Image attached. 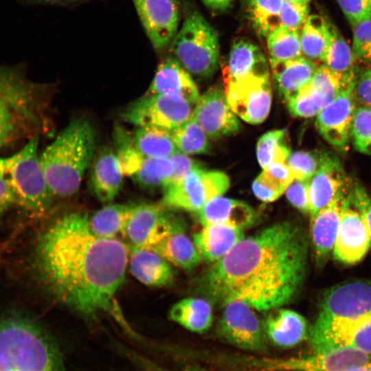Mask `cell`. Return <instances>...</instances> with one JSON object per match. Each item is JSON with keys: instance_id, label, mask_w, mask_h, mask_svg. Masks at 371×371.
I'll list each match as a JSON object with an SVG mask.
<instances>
[{"instance_id": "obj_1", "label": "cell", "mask_w": 371, "mask_h": 371, "mask_svg": "<svg viewBox=\"0 0 371 371\" xmlns=\"http://www.w3.org/2000/svg\"><path fill=\"white\" fill-rule=\"evenodd\" d=\"M308 237L293 221L272 224L244 237L205 272L199 284L210 300L223 306L244 302L258 311L287 304L303 285Z\"/></svg>"}, {"instance_id": "obj_2", "label": "cell", "mask_w": 371, "mask_h": 371, "mask_svg": "<svg viewBox=\"0 0 371 371\" xmlns=\"http://www.w3.org/2000/svg\"><path fill=\"white\" fill-rule=\"evenodd\" d=\"M35 253L38 274L59 301L87 316L114 308L128 250L115 238L94 234L87 214L58 219L40 237Z\"/></svg>"}, {"instance_id": "obj_3", "label": "cell", "mask_w": 371, "mask_h": 371, "mask_svg": "<svg viewBox=\"0 0 371 371\" xmlns=\"http://www.w3.org/2000/svg\"><path fill=\"white\" fill-rule=\"evenodd\" d=\"M94 155L95 133L90 122L85 118L71 121L40 155L52 194L68 197L76 193Z\"/></svg>"}, {"instance_id": "obj_4", "label": "cell", "mask_w": 371, "mask_h": 371, "mask_svg": "<svg viewBox=\"0 0 371 371\" xmlns=\"http://www.w3.org/2000/svg\"><path fill=\"white\" fill-rule=\"evenodd\" d=\"M0 371H65L57 347L32 319L19 313L0 319Z\"/></svg>"}, {"instance_id": "obj_5", "label": "cell", "mask_w": 371, "mask_h": 371, "mask_svg": "<svg viewBox=\"0 0 371 371\" xmlns=\"http://www.w3.org/2000/svg\"><path fill=\"white\" fill-rule=\"evenodd\" d=\"M38 142L35 133L16 153L0 158V177L11 190L15 205L35 217L47 214L53 196L41 164Z\"/></svg>"}, {"instance_id": "obj_6", "label": "cell", "mask_w": 371, "mask_h": 371, "mask_svg": "<svg viewBox=\"0 0 371 371\" xmlns=\"http://www.w3.org/2000/svg\"><path fill=\"white\" fill-rule=\"evenodd\" d=\"M170 44L175 58L190 74L205 79L216 71L220 58L218 34L198 11L186 15Z\"/></svg>"}, {"instance_id": "obj_7", "label": "cell", "mask_w": 371, "mask_h": 371, "mask_svg": "<svg viewBox=\"0 0 371 371\" xmlns=\"http://www.w3.org/2000/svg\"><path fill=\"white\" fill-rule=\"evenodd\" d=\"M229 177L217 170H207L199 164L181 181L164 188L161 205L166 208L198 212L212 199L229 189Z\"/></svg>"}, {"instance_id": "obj_8", "label": "cell", "mask_w": 371, "mask_h": 371, "mask_svg": "<svg viewBox=\"0 0 371 371\" xmlns=\"http://www.w3.org/2000/svg\"><path fill=\"white\" fill-rule=\"evenodd\" d=\"M216 328L218 338L240 349L258 354L268 352L263 321L248 304L233 301L223 306Z\"/></svg>"}, {"instance_id": "obj_9", "label": "cell", "mask_w": 371, "mask_h": 371, "mask_svg": "<svg viewBox=\"0 0 371 371\" xmlns=\"http://www.w3.org/2000/svg\"><path fill=\"white\" fill-rule=\"evenodd\" d=\"M195 106L177 95L145 94L130 104L122 117L137 126H153L171 131L192 117Z\"/></svg>"}, {"instance_id": "obj_10", "label": "cell", "mask_w": 371, "mask_h": 371, "mask_svg": "<svg viewBox=\"0 0 371 371\" xmlns=\"http://www.w3.org/2000/svg\"><path fill=\"white\" fill-rule=\"evenodd\" d=\"M308 339L313 352L346 348L371 354V315L351 321L317 317Z\"/></svg>"}, {"instance_id": "obj_11", "label": "cell", "mask_w": 371, "mask_h": 371, "mask_svg": "<svg viewBox=\"0 0 371 371\" xmlns=\"http://www.w3.org/2000/svg\"><path fill=\"white\" fill-rule=\"evenodd\" d=\"M223 85L229 105L237 116L251 124L266 120L271 104L270 74L234 80Z\"/></svg>"}, {"instance_id": "obj_12", "label": "cell", "mask_w": 371, "mask_h": 371, "mask_svg": "<svg viewBox=\"0 0 371 371\" xmlns=\"http://www.w3.org/2000/svg\"><path fill=\"white\" fill-rule=\"evenodd\" d=\"M184 231V225L162 205H134L124 235L134 247L152 249L167 236Z\"/></svg>"}, {"instance_id": "obj_13", "label": "cell", "mask_w": 371, "mask_h": 371, "mask_svg": "<svg viewBox=\"0 0 371 371\" xmlns=\"http://www.w3.org/2000/svg\"><path fill=\"white\" fill-rule=\"evenodd\" d=\"M370 315L371 280H355L328 289L321 297L317 317L351 321Z\"/></svg>"}, {"instance_id": "obj_14", "label": "cell", "mask_w": 371, "mask_h": 371, "mask_svg": "<svg viewBox=\"0 0 371 371\" xmlns=\"http://www.w3.org/2000/svg\"><path fill=\"white\" fill-rule=\"evenodd\" d=\"M34 93L35 88L23 74L0 89V148L14 137L24 121L36 123Z\"/></svg>"}, {"instance_id": "obj_15", "label": "cell", "mask_w": 371, "mask_h": 371, "mask_svg": "<svg viewBox=\"0 0 371 371\" xmlns=\"http://www.w3.org/2000/svg\"><path fill=\"white\" fill-rule=\"evenodd\" d=\"M355 85L341 90L317 115L315 126L331 146L345 150L351 137L354 113Z\"/></svg>"}, {"instance_id": "obj_16", "label": "cell", "mask_w": 371, "mask_h": 371, "mask_svg": "<svg viewBox=\"0 0 371 371\" xmlns=\"http://www.w3.org/2000/svg\"><path fill=\"white\" fill-rule=\"evenodd\" d=\"M192 117L212 139L238 133L240 123L227 100L225 91L219 86L210 87L200 95Z\"/></svg>"}, {"instance_id": "obj_17", "label": "cell", "mask_w": 371, "mask_h": 371, "mask_svg": "<svg viewBox=\"0 0 371 371\" xmlns=\"http://www.w3.org/2000/svg\"><path fill=\"white\" fill-rule=\"evenodd\" d=\"M153 47L161 50L170 44L178 32L179 11L177 0H133Z\"/></svg>"}, {"instance_id": "obj_18", "label": "cell", "mask_w": 371, "mask_h": 371, "mask_svg": "<svg viewBox=\"0 0 371 371\" xmlns=\"http://www.w3.org/2000/svg\"><path fill=\"white\" fill-rule=\"evenodd\" d=\"M351 190L349 179L338 157L322 153L319 168L309 181L310 220L339 194Z\"/></svg>"}, {"instance_id": "obj_19", "label": "cell", "mask_w": 371, "mask_h": 371, "mask_svg": "<svg viewBox=\"0 0 371 371\" xmlns=\"http://www.w3.org/2000/svg\"><path fill=\"white\" fill-rule=\"evenodd\" d=\"M350 204L351 190L339 194L310 220L311 244L318 267L325 265L333 251L343 213Z\"/></svg>"}, {"instance_id": "obj_20", "label": "cell", "mask_w": 371, "mask_h": 371, "mask_svg": "<svg viewBox=\"0 0 371 371\" xmlns=\"http://www.w3.org/2000/svg\"><path fill=\"white\" fill-rule=\"evenodd\" d=\"M351 205L343 213L333 249L335 260L348 265L360 262L371 248L370 230Z\"/></svg>"}, {"instance_id": "obj_21", "label": "cell", "mask_w": 371, "mask_h": 371, "mask_svg": "<svg viewBox=\"0 0 371 371\" xmlns=\"http://www.w3.org/2000/svg\"><path fill=\"white\" fill-rule=\"evenodd\" d=\"M124 176L117 153L111 148L104 147L94 155L89 183L100 201L110 203L115 199L122 188Z\"/></svg>"}, {"instance_id": "obj_22", "label": "cell", "mask_w": 371, "mask_h": 371, "mask_svg": "<svg viewBox=\"0 0 371 371\" xmlns=\"http://www.w3.org/2000/svg\"><path fill=\"white\" fill-rule=\"evenodd\" d=\"M146 94L177 95L195 104L200 97L190 74L175 57L160 63Z\"/></svg>"}, {"instance_id": "obj_23", "label": "cell", "mask_w": 371, "mask_h": 371, "mask_svg": "<svg viewBox=\"0 0 371 371\" xmlns=\"http://www.w3.org/2000/svg\"><path fill=\"white\" fill-rule=\"evenodd\" d=\"M263 323L268 340L282 348L296 346L308 337L306 319L290 309H273Z\"/></svg>"}, {"instance_id": "obj_24", "label": "cell", "mask_w": 371, "mask_h": 371, "mask_svg": "<svg viewBox=\"0 0 371 371\" xmlns=\"http://www.w3.org/2000/svg\"><path fill=\"white\" fill-rule=\"evenodd\" d=\"M270 74L266 57L254 43L240 39L235 42L222 69L223 84L252 76Z\"/></svg>"}, {"instance_id": "obj_25", "label": "cell", "mask_w": 371, "mask_h": 371, "mask_svg": "<svg viewBox=\"0 0 371 371\" xmlns=\"http://www.w3.org/2000/svg\"><path fill=\"white\" fill-rule=\"evenodd\" d=\"M203 225L220 224L240 230L253 225L256 221L254 210L244 201L217 196L197 212Z\"/></svg>"}, {"instance_id": "obj_26", "label": "cell", "mask_w": 371, "mask_h": 371, "mask_svg": "<svg viewBox=\"0 0 371 371\" xmlns=\"http://www.w3.org/2000/svg\"><path fill=\"white\" fill-rule=\"evenodd\" d=\"M269 66L274 87L284 101L305 87L318 67L304 56L286 60L269 59Z\"/></svg>"}, {"instance_id": "obj_27", "label": "cell", "mask_w": 371, "mask_h": 371, "mask_svg": "<svg viewBox=\"0 0 371 371\" xmlns=\"http://www.w3.org/2000/svg\"><path fill=\"white\" fill-rule=\"evenodd\" d=\"M244 237L243 230L211 224L203 225L201 230L194 233L192 241L201 259L215 262L228 254Z\"/></svg>"}, {"instance_id": "obj_28", "label": "cell", "mask_w": 371, "mask_h": 371, "mask_svg": "<svg viewBox=\"0 0 371 371\" xmlns=\"http://www.w3.org/2000/svg\"><path fill=\"white\" fill-rule=\"evenodd\" d=\"M129 262L131 273L144 285L162 286L172 280L173 271L169 262L151 249L133 246Z\"/></svg>"}, {"instance_id": "obj_29", "label": "cell", "mask_w": 371, "mask_h": 371, "mask_svg": "<svg viewBox=\"0 0 371 371\" xmlns=\"http://www.w3.org/2000/svg\"><path fill=\"white\" fill-rule=\"evenodd\" d=\"M330 41L324 64L341 78L345 85L356 84L359 74L355 65L356 58L352 47L347 43L339 30L329 23Z\"/></svg>"}, {"instance_id": "obj_30", "label": "cell", "mask_w": 371, "mask_h": 371, "mask_svg": "<svg viewBox=\"0 0 371 371\" xmlns=\"http://www.w3.org/2000/svg\"><path fill=\"white\" fill-rule=\"evenodd\" d=\"M169 316L186 329L199 334L209 330L214 320L210 301L198 297H188L175 303Z\"/></svg>"}, {"instance_id": "obj_31", "label": "cell", "mask_w": 371, "mask_h": 371, "mask_svg": "<svg viewBox=\"0 0 371 371\" xmlns=\"http://www.w3.org/2000/svg\"><path fill=\"white\" fill-rule=\"evenodd\" d=\"M150 249L184 269H192L202 260L193 241L183 232L167 236Z\"/></svg>"}, {"instance_id": "obj_32", "label": "cell", "mask_w": 371, "mask_h": 371, "mask_svg": "<svg viewBox=\"0 0 371 371\" xmlns=\"http://www.w3.org/2000/svg\"><path fill=\"white\" fill-rule=\"evenodd\" d=\"M329 23L318 14L308 16L300 30L304 56L315 62H324L330 41Z\"/></svg>"}, {"instance_id": "obj_33", "label": "cell", "mask_w": 371, "mask_h": 371, "mask_svg": "<svg viewBox=\"0 0 371 371\" xmlns=\"http://www.w3.org/2000/svg\"><path fill=\"white\" fill-rule=\"evenodd\" d=\"M132 140L138 151L147 157H170L179 151L171 131L157 126H138L132 134Z\"/></svg>"}, {"instance_id": "obj_34", "label": "cell", "mask_w": 371, "mask_h": 371, "mask_svg": "<svg viewBox=\"0 0 371 371\" xmlns=\"http://www.w3.org/2000/svg\"><path fill=\"white\" fill-rule=\"evenodd\" d=\"M134 205L111 204L96 212L89 225L91 232L98 236L115 238L118 234H124Z\"/></svg>"}, {"instance_id": "obj_35", "label": "cell", "mask_w": 371, "mask_h": 371, "mask_svg": "<svg viewBox=\"0 0 371 371\" xmlns=\"http://www.w3.org/2000/svg\"><path fill=\"white\" fill-rule=\"evenodd\" d=\"M283 0H247L249 21L260 36H267L280 25Z\"/></svg>"}, {"instance_id": "obj_36", "label": "cell", "mask_w": 371, "mask_h": 371, "mask_svg": "<svg viewBox=\"0 0 371 371\" xmlns=\"http://www.w3.org/2000/svg\"><path fill=\"white\" fill-rule=\"evenodd\" d=\"M269 59L286 60L303 56L300 31L280 25L267 37Z\"/></svg>"}, {"instance_id": "obj_37", "label": "cell", "mask_w": 371, "mask_h": 371, "mask_svg": "<svg viewBox=\"0 0 371 371\" xmlns=\"http://www.w3.org/2000/svg\"><path fill=\"white\" fill-rule=\"evenodd\" d=\"M171 135L178 150L186 155L207 153L210 149L209 137L192 116Z\"/></svg>"}, {"instance_id": "obj_38", "label": "cell", "mask_w": 371, "mask_h": 371, "mask_svg": "<svg viewBox=\"0 0 371 371\" xmlns=\"http://www.w3.org/2000/svg\"><path fill=\"white\" fill-rule=\"evenodd\" d=\"M290 153L284 129L269 131L257 142V159L262 169L274 163H285Z\"/></svg>"}, {"instance_id": "obj_39", "label": "cell", "mask_w": 371, "mask_h": 371, "mask_svg": "<svg viewBox=\"0 0 371 371\" xmlns=\"http://www.w3.org/2000/svg\"><path fill=\"white\" fill-rule=\"evenodd\" d=\"M172 170L173 162L171 157H146L131 179L140 187L146 189L164 188Z\"/></svg>"}, {"instance_id": "obj_40", "label": "cell", "mask_w": 371, "mask_h": 371, "mask_svg": "<svg viewBox=\"0 0 371 371\" xmlns=\"http://www.w3.org/2000/svg\"><path fill=\"white\" fill-rule=\"evenodd\" d=\"M284 102L291 115L302 118L317 115L326 104L321 94L309 82Z\"/></svg>"}, {"instance_id": "obj_41", "label": "cell", "mask_w": 371, "mask_h": 371, "mask_svg": "<svg viewBox=\"0 0 371 371\" xmlns=\"http://www.w3.org/2000/svg\"><path fill=\"white\" fill-rule=\"evenodd\" d=\"M351 137L357 150L371 155V108L361 106L355 109Z\"/></svg>"}, {"instance_id": "obj_42", "label": "cell", "mask_w": 371, "mask_h": 371, "mask_svg": "<svg viewBox=\"0 0 371 371\" xmlns=\"http://www.w3.org/2000/svg\"><path fill=\"white\" fill-rule=\"evenodd\" d=\"M309 84L323 97L326 104L330 102L346 86L339 77L333 73L325 64L318 66Z\"/></svg>"}, {"instance_id": "obj_43", "label": "cell", "mask_w": 371, "mask_h": 371, "mask_svg": "<svg viewBox=\"0 0 371 371\" xmlns=\"http://www.w3.org/2000/svg\"><path fill=\"white\" fill-rule=\"evenodd\" d=\"M320 155L317 152L295 151L290 153L286 163L294 179L310 181L319 168Z\"/></svg>"}, {"instance_id": "obj_44", "label": "cell", "mask_w": 371, "mask_h": 371, "mask_svg": "<svg viewBox=\"0 0 371 371\" xmlns=\"http://www.w3.org/2000/svg\"><path fill=\"white\" fill-rule=\"evenodd\" d=\"M352 49L357 60L371 66V19L352 25Z\"/></svg>"}, {"instance_id": "obj_45", "label": "cell", "mask_w": 371, "mask_h": 371, "mask_svg": "<svg viewBox=\"0 0 371 371\" xmlns=\"http://www.w3.org/2000/svg\"><path fill=\"white\" fill-rule=\"evenodd\" d=\"M308 16V4L283 0L280 14V25L300 31Z\"/></svg>"}, {"instance_id": "obj_46", "label": "cell", "mask_w": 371, "mask_h": 371, "mask_svg": "<svg viewBox=\"0 0 371 371\" xmlns=\"http://www.w3.org/2000/svg\"><path fill=\"white\" fill-rule=\"evenodd\" d=\"M259 176L281 194L294 180L286 163H274L264 168Z\"/></svg>"}, {"instance_id": "obj_47", "label": "cell", "mask_w": 371, "mask_h": 371, "mask_svg": "<svg viewBox=\"0 0 371 371\" xmlns=\"http://www.w3.org/2000/svg\"><path fill=\"white\" fill-rule=\"evenodd\" d=\"M289 203L301 212L310 214L309 181L295 179L285 191Z\"/></svg>"}, {"instance_id": "obj_48", "label": "cell", "mask_w": 371, "mask_h": 371, "mask_svg": "<svg viewBox=\"0 0 371 371\" xmlns=\"http://www.w3.org/2000/svg\"><path fill=\"white\" fill-rule=\"evenodd\" d=\"M337 1L352 26L371 19V5L369 0Z\"/></svg>"}, {"instance_id": "obj_49", "label": "cell", "mask_w": 371, "mask_h": 371, "mask_svg": "<svg viewBox=\"0 0 371 371\" xmlns=\"http://www.w3.org/2000/svg\"><path fill=\"white\" fill-rule=\"evenodd\" d=\"M351 203L363 218L371 234V197L359 182L352 187Z\"/></svg>"}, {"instance_id": "obj_50", "label": "cell", "mask_w": 371, "mask_h": 371, "mask_svg": "<svg viewBox=\"0 0 371 371\" xmlns=\"http://www.w3.org/2000/svg\"><path fill=\"white\" fill-rule=\"evenodd\" d=\"M170 157L173 162V170L163 189L179 182L194 167L201 164L180 151H177Z\"/></svg>"}, {"instance_id": "obj_51", "label": "cell", "mask_w": 371, "mask_h": 371, "mask_svg": "<svg viewBox=\"0 0 371 371\" xmlns=\"http://www.w3.org/2000/svg\"><path fill=\"white\" fill-rule=\"evenodd\" d=\"M125 355L142 371H211L198 365L187 366L179 370H171L158 365L134 351L126 350Z\"/></svg>"}, {"instance_id": "obj_52", "label": "cell", "mask_w": 371, "mask_h": 371, "mask_svg": "<svg viewBox=\"0 0 371 371\" xmlns=\"http://www.w3.org/2000/svg\"><path fill=\"white\" fill-rule=\"evenodd\" d=\"M355 96L363 105L371 108V67L359 74Z\"/></svg>"}, {"instance_id": "obj_53", "label": "cell", "mask_w": 371, "mask_h": 371, "mask_svg": "<svg viewBox=\"0 0 371 371\" xmlns=\"http://www.w3.org/2000/svg\"><path fill=\"white\" fill-rule=\"evenodd\" d=\"M252 191L254 195L265 203L273 202L281 196V194L272 188L259 175L252 183Z\"/></svg>"}, {"instance_id": "obj_54", "label": "cell", "mask_w": 371, "mask_h": 371, "mask_svg": "<svg viewBox=\"0 0 371 371\" xmlns=\"http://www.w3.org/2000/svg\"><path fill=\"white\" fill-rule=\"evenodd\" d=\"M13 205L14 195L5 181L0 177V217Z\"/></svg>"}, {"instance_id": "obj_55", "label": "cell", "mask_w": 371, "mask_h": 371, "mask_svg": "<svg viewBox=\"0 0 371 371\" xmlns=\"http://www.w3.org/2000/svg\"><path fill=\"white\" fill-rule=\"evenodd\" d=\"M22 74L19 66H0V89L10 85Z\"/></svg>"}, {"instance_id": "obj_56", "label": "cell", "mask_w": 371, "mask_h": 371, "mask_svg": "<svg viewBox=\"0 0 371 371\" xmlns=\"http://www.w3.org/2000/svg\"><path fill=\"white\" fill-rule=\"evenodd\" d=\"M202 3L211 10L223 12L227 10L234 0H201Z\"/></svg>"}, {"instance_id": "obj_57", "label": "cell", "mask_w": 371, "mask_h": 371, "mask_svg": "<svg viewBox=\"0 0 371 371\" xmlns=\"http://www.w3.org/2000/svg\"><path fill=\"white\" fill-rule=\"evenodd\" d=\"M73 0H17V1L23 5L38 4V3H59L67 2Z\"/></svg>"}, {"instance_id": "obj_58", "label": "cell", "mask_w": 371, "mask_h": 371, "mask_svg": "<svg viewBox=\"0 0 371 371\" xmlns=\"http://www.w3.org/2000/svg\"><path fill=\"white\" fill-rule=\"evenodd\" d=\"M352 371H371V366H365L361 368H359V369L354 370Z\"/></svg>"}, {"instance_id": "obj_59", "label": "cell", "mask_w": 371, "mask_h": 371, "mask_svg": "<svg viewBox=\"0 0 371 371\" xmlns=\"http://www.w3.org/2000/svg\"><path fill=\"white\" fill-rule=\"evenodd\" d=\"M298 3L308 4L311 0H292Z\"/></svg>"}, {"instance_id": "obj_60", "label": "cell", "mask_w": 371, "mask_h": 371, "mask_svg": "<svg viewBox=\"0 0 371 371\" xmlns=\"http://www.w3.org/2000/svg\"><path fill=\"white\" fill-rule=\"evenodd\" d=\"M370 1V5H371V0H369Z\"/></svg>"}]
</instances>
